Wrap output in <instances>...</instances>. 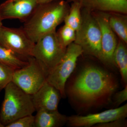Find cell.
<instances>
[{
  "mask_svg": "<svg viewBox=\"0 0 127 127\" xmlns=\"http://www.w3.org/2000/svg\"><path fill=\"white\" fill-rule=\"evenodd\" d=\"M118 87L117 81L111 73L90 65L82 68L65 91L66 95L75 102L92 107L109 102Z\"/></svg>",
  "mask_w": 127,
  "mask_h": 127,
  "instance_id": "obj_1",
  "label": "cell"
},
{
  "mask_svg": "<svg viewBox=\"0 0 127 127\" xmlns=\"http://www.w3.org/2000/svg\"><path fill=\"white\" fill-rule=\"evenodd\" d=\"M70 8L68 2L64 0L38 4L31 16L24 22L22 28L35 43L44 35L56 31L57 27L64 21Z\"/></svg>",
  "mask_w": 127,
  "mask_h": 127,
  "instance_id": "obj_2",
  "label": "cell"
},
{
  "mask_svg": "<svg viewBox=\"0 0 127 127\" xmlns=\"http://www.w3.org/2000/svg\"><path fill=\"white\" fill-rule=\"evenodd\" d=\"M4 100L0 111V118L5 127L18 119L31 115L36 111L32 95L12 82L5 89Z\"/></svg>",
  "mask_w": 127,
  "mask_h": 127,
  "instance_id": "obj_3",
  "label": "cell"
},
{
  "mask_svg": "<svg viewBox=\"0 0 127 127\" xmlns=\"http://www.w3.org/2000/svg\"><path fill=\"white\" fill-rule=\"evenodd\" d=\"M82 22L76 31L74 43L80 46L83 53L100 60L101 53V32L92 12L82 8Z\"/></svg>",
  "mask_w": 127,
  "mask_h": 127,
  "instance_id": "obj_4",
  "label": "cell"
},
{
  "mask_svg": "<svg viewBox=\"0 0 127 127\" xmlns=\"http://www.w3.org/2000/svg\"><path fill=\"white\" fill-rule=\"evenodd\" d=\"M27 60L26 65L14 71L12 82L25 92L32 95L46 81L49 72L33 57L28 58Z\"/></svg>",
  "mask_w": 127,
  "mask_h": 127,
  "instance_id": "obj_5",
  "label": "cell"
},
{
  "mask_svg": "<svg viewBox=\"0 0 127 127\" xmlns=\"http://www.w3.org/2000/svg\"><path fill=\"white\" fill-rule=\"evenodd\" d=\"M83 53L81 47L74 42L67 47L65 55L48 76L47 82L59 91L62 97H66V84L75 70L77 62Z\"/></svg>",
  "mask_w": 127,
  "mask_h": 127,
  "instance_id": "obj_6",
  "label": "cell"
},
{
  "mask_svg": "<svg viewBox=\"0 0 127 127\" xmlns=\"http://www.w3.org/2000/svg\"><path fill=\"white\" fill-rule=\"evenodd\" d=\"M66 48L61 44L56 31H53L38 39L35 43L31 56L44 65L50 73L63 57Z\"/></svg>",
  "mask_w": 127,
  "mask_h": 127,
  "instance_id": "obj_7",
  "label": "cell"
},
{
  "mask_svg": "<svg viewBox=\"0 0 127 127\" xmlns=\"http://www.w3.org/2000/svg\"><path fill=\"white\" fill-rule=\"evenodd\" d=\"M0 44L27 60L32 57L35 43L28 36L22 28H12L2 25L0 28Z\"/></svg>",
  "mask_w": 127,
  "mask_h": 127,
  "instance_id": "obj_8",
  "label": "cell"
},
{
  "mask_svg": "<svg viewBox=\"0 0 127 127\" xmlns=\"http://www.w3.org/2000/svg\"><path fill=\"white\" fill-rule=\"evenodd\" d=\"M100 27L101 32V53L100 61L107 66L115 67L113 55L118 42L116 34L112 30L109 22V13L92 12Z\"/></svg>",
  "mask_w": 127,
  "mask_h": 127,
  "instance_id": "obj_9",
  "label": "cell"
},
{
  "mask_svg": "<svg viewBox=\"0 0 127 127\" xmlns=\"http://www.w3.org/2000/svg\"><path fill=\"white\" fill-rule=\"evenodd\" d=\"M127 117V104L114 109L85 116L72 115L68 117L67 125L70 127H93L100 124L108 122Z\"/></svg>",
  "mask_w": 127,
  "mask_h": 127,
  "instance_id": "obj_10",
  "label": "cell"
},
{
  "mask_svg": "<svg viewBox=\"0 0 127 127\" xmlns=\"http://www.w3.org/2000/svg\"><path fill=\"white\" fill-rule=\"evenodd\" d=\"M38 4L37 0H7L0 5V15L2 20L18 19L24 22Z\"/></svg>",
  "mask_w": 127,
  "mask_h": 127,
  "instance_id": "obj_11",
  "label": "cell"
},
{
  "mask_svg": "<svg viewBox=\"0 0 127 127\" xmlns=\"http://www.w3.org/2000/svg\"><path fill=\"white\" fill-rule=\"evenodd\" d=\"M36 111L58 110V104L62 97L59 91L46 81L38 91L32 95Z\"/></svg>",
  "mask_w": 127,
  "mask_h": 127,
  "instance_id": "obj_12",
  "label": "cell"
},
{
  "mask_svg": "<svg viewBox=\"0 0 127 127\" xmlns=\"http://www.w3.org/2000/svg\"><path fill=\"white\" fill-rule=\"evenodd\" d=\"M82 8L91 11L127 14V0H79Z\"/></svg>",
  "mask_w": 127,
  "mask_h": 127,
  "instance_id": "obj_13",
  "label": "cell"
},
{
  "mask_svg": "<svg viewBox=\"0 0 127 127\" xmlns=\"http://www.w3.org/2000/svg\"><path fill=\"white\" fill-rule=\"evenodd\" d=\"M68 117L58 111H37L34 127H61L66 124Z\"/></svg>",
  "mask_w": 127,
  "mask_h": 127,
  "instance_id": "obj_14",
  "label": "cell"
},
{
  "mask_svg": "<svg viewBox=\"0 0 127 127\" xmlns=\"http://www.w3.org/2000/svg\"><path fill=\"white\" fill-rule=\"evenodd\" d=\"M126 43L120 40L113 55V62L118 68L124 84L127 83V49Z\"/></svg>",
  "mask_w": 127,
  "mask_h": 127,
  "instance_id": "obj_15",
  "label": "cell"
},
{
  "mask_svg": "<svg viewBox=\"0 0 127 127\" xmlns=\"http://www.w3.org/2000/svg\"><path fill=\"white\" fill-rule=\"evenodd\" d=\"M109 14V22L111 29L121 40L127 44V15L114 12Z\"/></svg>",
  "mask_w": 127,
  "mask_h": 127,
  "instance_id": "obj_16",
  "label": "cell"
},
{
  "mask_svg": "<svg viewBox=\"0 0 127 127\" xmlns=\"http://www.w3.org/2000/svg\"><path fill=\"white\" fill-rule=\"evenodd\" d=\"M28 63V60L16 55L0 44V63L16 70L26 65Z\"/></svg>",
  "mask_w": 127,
  "mask_h": 127,
  "instance_id": "obj_17",
  "label": "cell"
},
{
  "mask_svg": "<svg viewBox=\"0 0 127 127\" xmlns=\"http://www.w3.org/2000/svg\"><path fill=\"white\" fill-rule=\"evenodd\" d=\"M82 5L79 1L71 2L70 10L65 19V25L76 31L80 27L82 22Z\"/></svg>",
  "mask_w": 127,
  "mask_h": 127,
  "instance_id": "obj_18",
  "label": "cell"
},
{
  "mask_svg": "<svg viewBox=\"0 0 127 127\" xmlns=\"http://www.w3.org/2000/svg\"><path fill=\"white\" fill-rule=\"evenodd\" d=\"M56 33L58 40L64 47L67 48L74 42L76 39V31L65 24L56 32Z\"/></svg>",
  "mask_w": 127,
  "mask_h": 127,
  "instance_id": "obj_19",
  "label": "cell"
},
{
  "mask_svg": "<svg viewBox=\"0 0 127 127\" xmlns=\"http://www.w3.org/2000/svg\"><path fill=\"white\" fill-rule=\"evenodd\" d=\"M15 70L10 66L0 63V92L12 82Z\"/></svg>",
  "mask_w": 127,
  "mask_h": 127,
  "instance_id": "obj_20",
  "label": "cell"
},
{
  "mask_svg": "<svg viewBox=\"0 0 127 127\" xmlns=\"http://www.w3.org/2000/svg\"><path fill=\"white\" fill-rule=\"evenodd\" d=\"M35 116L28 115L18 119L5 126L6 127H34Z\"/></svg>",
  "mask_w": 127,
  "mask_h": 127,
  "instance_id": "obj_21",
  "label": "cell"
},
{
  "mask_svg": "<svg viewBox=\"0 0 127 127\" xmlns=\"http://www.w3.org/2000/svg\"><path fill=\"white\" fill-rule=\"evenodd\" d=\"M125 119L113 120L108 122L97 124L94 127H127V121Z\"/></svg>",
  "mask_w": 127,
  "mask_h": 127,
  "instance_id": "obj_22",
  "label": "cell"
},
{
  "mask_svg": "<svg viewBox=\"0 0 127 127\" xmlns=\"http://www.w3.org/2000/svg\"><path fill=\"white\" fill-rule=\"evenodd\" d=\"M127 100V85L122 91L118 92L114 96V103L118 107Z\"/></svg>",
  "mask_w": 127,
  "mask_h": 127,
  "instance_id": "obj_23",
  "label": "cell"
},
{
  "mask_svg": "<svg viewBox=\"0 0 127 127\" xmlns=\"http://www.w3.org/2000/svg\"><path fill=\"white\" fill-rule=\"evenodd\" d=\"M56 0H37V3L39 4H47L52 2Z\"/></svg>",
  "mask_w": 127,
  "mask_h": 127,
  "instance_id": "obj_24",
  "label": "cell"
},
{
  "mask_svg": "<svg viewBox=\"0 0 127 127\" xmlns=\"http://www.w3.org/2000/svg\"><path fill=\"white\" fill-rule=\"evenodd\" d=\"M2 19L1 17V16L0 15V28L1 27V26H2Z\"/></svg>",
  "mask_w": 127,
  "mask_h": 127,
  "instance_id": "obj_25",
  "label": "cell"
},
{
  "mask_svg": "<svg viewBox=\"0 0 127 127\" xmlns=\"http://www.w3.org/2000/svg\"><path fill=\"white\" fill-rule=\"evenodd\" d=\"M79 1V0H67L66 1H67L68 2H73L74 1Z\"/></svg>",
  "mask_w": 127,
  "mask_h": 127,
  "instance_id": "obj_26",
  "label": "cell"
},
{
  "mask_svg": "<svg viewBox=\"0 0 127 127\" xmlns=\"http://www.w3.org/2000/svg\"><path fill=\"white\" fill-rule=\"evenodd\" d=\"M5 126L3 125V124L1 122V120L0 118V127H4Z\"/></svg>",
  "mask_w": 127,
  "mask_h": 127,
  "instance_id": "obj_27",
  "label": "cell"
}]
</instances>
